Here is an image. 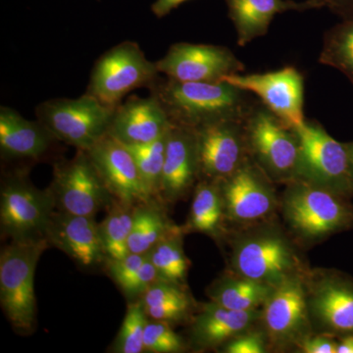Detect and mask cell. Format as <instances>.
I'll list each match as a JSON object with an SVG mask.
<instances>
[{"label":"cell","mask_w":353,"mask_h":353,"mask_svg":"<svg viewBox=\"0 0 353 353\" xmlns=\"http://www.w3.org/2000/svg\"><path fill=\"white\" fill-rule=\"evenodd\" d=\"M231 272L277 287L303 275L309 266L301 246L275 219L230 231Z\"/></svg>","instance_id":"cell-1"},{"label":"cell","mask_w":353,"mask_h":353,"mask_svg":"<svg viewBox=\"0 0 353 353\" xmlns=\"http://www.w3.org/2000/svg\"><path fill=\"white\" fill-rule=\"evenodd\" d=\"M150 90L172 124L192 130L223 120H243L254 104L248 92L226 81L183 83L159 78Z\"/></svg>","instance_id":"cell-2"},{"label":"cell","mask_w":353,"mask_h":353,"mask_svg":"<svg viewBox=\"0 0 353 353\" xmlns=\"http://www.w3.org/2000/svg\"><path fill=\"white\" fill-rule=\"evenodd\" d=\"M280 196L285 230L297 245L311 248L353 225L345 196L303 181H292Z\"/></svg>","instance_id":"cell-3"},{"label":"cell","mask_w":353,"mask_h":353,"mask_svg":"<svg viewBox=\"0 0 353 353\" xmlns=\"http://www.w3.org/2000/svg\"><path fill=\"white\" fill-rule=\"evenodd\" d=\"M48 239L15 240L0 253V303L11 325L29 333L36 326L34 274Z\"/></svg>","instance_id":"cell-4"},{"label":"cell","mask_w":353,"mask_h":353,"mask_svg":"<svg viewBox=\"0 0 353 353\" xmlns=\"http://www.w3.org/2000/svg\"><path fill=\"white\" fill-rule=\"evenodd\" d=\"M250 158L275 183L296 180L301 143L294 128L263 104L254 103L245 118Z\"/></svg>","instance_id":"cell-5"},{"label":"cell","mask_w":353,"mask_h":353,"mask_svg":"<svg viewBox=\"0 0 353 353\" xmlns=\"http://www.w3.org/2000/svg\"><path fill=\"white\" fill-rule=\"evenodd\" d=\"M157 63L134 41H123L105 51L90 72L87 94L115 108L132 90L150 88L160 78Z\"/></svg>","instance_id":"cell-6"},{"label":"cell","mask_w":353,"mask_h":353,"mask_svg":"<svg viewBox=\"0 0 353 353\" xmlns=\"http://www.w3.org/2000/svg\"><path fill=\"white\" fill-rule=\"evenodd\" d=\"M113 110L85 92L78 99L41 102L36 117L58 141L88 152L108 134Z\"/></svg>","instance_id":"cell-7"},{"label":"cell","mask_w":353,"mask_h":353,"mask_svg":"<svg viewBox=\"0 0 353 353\" xmlns=\"http://www.w3.org/2000/svg\"><path fill=\"white\" fill-rule=\"evenodd\" d=\"M294 130L301 143L296 180L340 196L352 194L345 143L330 136L317 121L305 119Z\"/></svg>","instance_id":"cell-8"},{"label":"cell","mask_w":353,"mask_h":353,"mask_svg":"<svg viewBox=\"0 0 353 353\" xmlns=\"http://www.w3.org/2000/svg\"><path fill=\"white\" fill-rule=\"evenodd\" d=\"M218 182L230 231L275 219L280 210L276 183L252 158Z\"/></svg>","instance_id":"cell-9"},{"label":"cell","mask_w":353,"mask_h":353,"mask_svg":"<svg viewBox=\"0 0 353 353\" xmlns=\"http://www.w3.org/2000/svg\"><path fill=\"white\" fill-rule=\"evenodd\" d=\"M304 274L274 288L261 307L260 325L268 336L270 352H296L304 340L314 334Z\"/></svg>","instance_id":"cell-10"},{"label":"cell","mask_w":353,"mask_h":353,"mask_svg":"<svg viewBox=\"0 0 353 353\" xmlns=\"http://www.w3.org/2000/svg\"><path fill=\"white\" fill-rule=\"evenodd\" d=\"M55 209L50 188L39 190L22 173L11 174L0 192L1 233L12 241L46 238Z\"/></svg>","instance_id":"cell-11"},{"label":"cell","mask_w":353,"mask_h":353,"mask_svg":"<svg viewBox=\"0 0 353 353\" xmlns=\"http://www.w3.org/2000/svg\"><path fill=\"white\" fill-rule=\"evenodd\" d=\"M303 279L314 334H353L352 281L334 270L310 267Z\"/></svg>","instance_id":"cell-12"},{"label":"cell","mask_w":353,"mask_h":353,"mask_svg":"<svg viewBox=\"0 0 353 353\" xmlns=\"http://www.w3.org/2000/svg\"><path fill=\"white\" fill-rule=\"evenodd\" d=\"M50 188L57 210L70 214L94 217L115 199L85 150L55 163Z\"/></svg>","instance_id":"cell-13"},{"label":"cell","mask_w":353,"mask_h":353,"mask_svg":"<svg viewBox=\"0 0 353 353\" xmlns=\"http://www.w3.org/2000/svg\"><path fill=\"white\" fill-rule=\"evenodd\" d=\"M155 63L160 74L183 83L222 82L245 70L230 48L213 44L174 43Z\"/></svg>","instance_id":"cell-14"},{"label":"cell","mask_w":353,"mask_h":353,"mask_svg":"<svg viewBox=\"0 0 353 353\" xmlns=\"http://www.w3.org/2000/svg\"><path fill=\"white\" fill-rule=\"evenodd\" d=\"M224 81L256 95L265 108L294 129L305 121L304 78L294 67L266 73L234 74L227 76Z\"/></svg>","instance_id":"cell-15"},{"label":"cell","mask_w":353,"mask_h":353,"mask_svg":"<svg viewBox=\"0 0 353 353\" xmlns=\"http://www.w3.org/2000/svg\"><path fill=\"white\" fill-rule=\"evenodd\" d=\"M201 179L221 181L250 158L245 119L219 121L194 129Z\"/></svg>","instance_id":"cell-16"},{"label":"cell","mask_w":353,"mask_h":353,"mask_svg":"<svg viewBox=\"0 0 353 353\" xmlns=\"http://www.w3.org/2000/svg\"><path fill=\"white\" fill-rule=\"evenodd\" d=\"M87 152L116 201L132 206L154 201L124 143L108 134Z\"/></svg>","instance_id":"cell-17"},{"label":"cell","mask_w":353,"mask_h":353,"mask_svg":"<svg viewBox=\"0 0 353 353\" xmlns=\"http://www.w3.org/2000/svg\"><path fill=\"white\" fill-rule=\"evenodd\" d=\"M199 180L196 134L190 128L172 124L167 134L160 201L175 203L185 199Z\"/></svg>","instance_id":"cell-18"},{"label":"cell","mask_w":353,"mask_h":353,"mask_svg":"<svg viewBox=\"0 0 353 353\" xmlns=\"http://www.w3.org/2000/svg\"><path fill=\"white\" fill-rule=\"evenodd\" d=\"M171 125L157 95L132 97L114 108L108 134L126 145H143L163 137Z\"/></svg>","instance_id":"cell-19"},{"label":"cell","mask_w":353,"mask_h":353,"mask_svg":"<svg viewBox=\"0 0 353 353\" xmlns=\"http://www.w3.org/2000/svg\"><path fill=\"white\" fill-rule=\"evenodd\" d=\"M50 245L66 253L83 267H92L105 259L99 226L94 217L55 210L46 229Z\"/></svg>","instance_id":"cell-20"},{"label":"cell","mask_w":353,"mask_h":353,"mask_svg":"<svg viewBox=\"0 0 353 353\" xmlns=\"http://www.w3.org/2000/svg\"><path fill=\"white\" fill-rule=\"evenodd\" d=\"M261 309L236 311L209 301L190 320V345L194 350H218L234 336L260 324Z\"/></svg>","instance_id":"cell-21"},{"label":"cell","mask_w":353,"mask_h":353,"mask_svg":"<svg viewBox=\"0 0 353 353\" xmlns=\"http://www.w3.org/2000/svg\"><path fill=\"white\" fill-rule=\"evenodd\" d=\"M226 4L228 15L233 22L240 46L264 37L278 14L289 11L304 12L322 8L313 0L301 2L294 0H226Z\"/></svg>","instance_id":"cell-22"},{"label":"cell","mask_w":353,"mask_h":353,"mask_svg":"<svg viewBox=\"0 0 353 353\" xmlns=\"http://www.w3.org/2000/svg\"><path fill=\"white\" fill-rule=\"evenodd\" d=\"M58 141L39 120L26 119L15 109L0 108V150L6 158L38 159Z\"/></svg>","instance_id":"cell-23"},{"label":"cell","mask_w":353,"mask_h":353,"mask_svg":"<svg viewBox=\"0 0 353 353\" xmlns=\"http://www.w3.org/2000/svg\"><path fill=\"white\" fill-rule=\"evenodd\" d=\"M183 232L206 234L222 240L230 232L224 201L218 181L201 179L194 187V197Z\"/></svg>","instance_id":"cell-24"},{"label":"cell","mask_w":353,"mask_h":353,"mask_svg":"<svg viewBox=\"0 0 353 353\" xmlns=\"http://www.w3.org/2000/svg\"><path fill=\"white\" fill-rule=\"evenodd\" d=\"M141 301L148 318L171 325L192 320L196 310V301L185 285L159 279L145 290Z\"/></svg>","instance_id":"cell-25"},{"label":"cell","mask_w":353,"mask_h":353,"mask_svg":"<svg viewBox=\"0 0 353 353\" xmlns=\"http://www.w3.org/2000/svg\"><path fill=\"white\" fill-rule=\"evenodd\" d=\"M274 288L230 271L208 288V296L223 307L252 311L261 309Z\"/></svg>","instance_id":"cell-26"},{"label":"cell","mask_w":353,"mask_h":353,"mask_svg":"<svg viewBox=\"0 0 353 353\" xmlns=\"http://www.w3.org/2000/svg\"><path fill=\"white\" fill-rule=\"evenodd\" d=\"M161 208L152 201L134 208V221L129 238V252L143 254L176 229Z\"/></svg>","instance_id":"cell-27"},{"label":"cell","mask_w":353,"mask_h":353,"mask_svg":"<svg viewBox=\"0 0 353 353\" xmlns=\"http://www.w3.org/2000/svg\"><path fill=\"white\" fill-rule=\"evenodd\" d=\"M183 233L182 228H176L148 252L159 280L185 285L190 261L183 250Z\"/></svg>","instance_id":"cell-28"},{"label":"cell","mask_w":353,"mask_h":353,"mask_svg":"<svg viewBox=\"0 0 353 353\" xmlns=\"http://www.w3.org/2000/svg\"><path fill=\"white\" fill-rule=\"evenodd\" d=\"M108 214L99 223V232L108 259H120L129 254V238L134 206L114 199Z\"/></svg>","instance_id":"cell-29"},{"label":"cell","mask_w":353,"mask_h":353,"mask_svg":"<svg viewBox=\"0 0 353 353\" xmlns=\"http://www.w3.org/2000/svg\"><path fill=\"white\" fill-rule=\"evenodd\" d=\"M319 62L340 71L353 85V17L325 34Z\"/></svg>","instance_id":"cell-30"},{"label":"cell","mask_w":353,"mask_h":353,"mask_svg":"<svg viewBox=\"0 0 353 353\" xmlns=\"http://www.w3.org/2000/svg\"><path fill=\"white\" fill-rule=\"evenodd\" d=\"M167 134L168 132L152 143L125 145L134 157L146 189L154 201H160V185L166 152Z\"/></svg>","instance_id":"cell-31"},{"label":"cell","mask_w":353,"mask_h":353,"mask_svg":"<svg viewBox=\"0 0 353 353\" xmlns=\"http://www.w3.org/2000/svg\"><path fill=\"white\" fill-rule=\"evenodd\" d=\"M148 322L145 307L141 299L128 305L117 338L113 343L112 352L116 353H141L143 350V336Z\"/></svg>","instance_id":"cell-32"},{"label":"cell","mask_w":353,"mask_h":353,"mask_svg":"<svg viewBox=\"0 0 353 353\" xmlns=\"http://www.w3.org/2000/svg\"><path fill=\"white\" fill-rule=\"evenodd\" d=\"M143 350L152 353H180L187 350V343L169 323L148 320L143 336Z\"/></svg>","instance_id":"cell-33"},{"label":"cell","mask_w":353,"mask_h":353,"mask_svg":"<svg viewBox=\"0 0 353 353\" xmlns=\"http://www.w3.org/2000/svg\"><path fill=\"white\" fill-rule=\"evenodd\" d=\"M223 353H267L270 352L268 336L261 325L248 330L234 336L220 348Z\"/></svg>","instance_id":"cell-34"},{"label":"cell","mask_w":353,"mask_h":353,"mask_svg":"<svg viewBox=\"0 0 353 353\" xmlns=\"http://www.w3.org/2000/svg\"><path fill=\"white\" fill-rule=\"evenodd\" d=\"M148 256V252L143 254L130 252L120 259H108L109 273L121 289L134 277Z\"/></svg>","instance_id":"cell-35"},{"label":"cell","mask_w":353,"mask_h":353,"mask_svg":"<svg viewBox=\"0 0 353 353\" xmlns=\"http://www.w3.org/2000/svg\"><path fill=\"white\" fill-rule=\"evenodd\" d=\"M157 280V269L153 266L152 262L150 259V255H148L141 268L134 274V277L129 281V283L123 288L122 290L130 299L138 296H141L145 294V290Z\"/></svg>","instance_id":"cell-36"},{"label":"cell","mask_w":353,"mask_h":353,"mask_svg":"<svg viewBox=\"0 0 353 353\" xmlns=\"http://www.w3.org/2000/svg\"><path fill=\"white\" fill-rule=\"evenodd\" d=\"M338 341L334 336L314 334L308 336L299 345L296 352L301 353H336Z\"/></svg>","instance_id":"cell-37"},{"label":"cell","mask_w":353,"mask_h":353,"mask_svg":"<svg viewBox=\"0 0 353 353\" xmlns=\"http://www.w3.org/2000/svg\"><path fill=\"white\" fill-rule=\"evenodd\" d=\"M322 8L327 7L343 19L353 17V0H313Z\"/></svg>","instance_id":"cell-38"},{"label":"cell","mask_w":353,"mask_h":353,"mask_svg":"<svg viewBox=\"0 0 353 353\" xmlns=\"http://www.w3.org/2000/svg\"><path fill=\"white\" fill-rule=\"evenodd\" d=\"M185 1L188 0H155L152 6V11L160 19L170 14L174 9Z\"/></svg>","instance_id":"cell-39"},{"label":"cell","mask_w":353,"mask_h":353,"mask_svg":"<svg viewBox=\"0 0 353 353\" xmlns=\"http://www.w3.org/2000/svg\"><path fill=\"white\" fill-rule=\"evenodd\" d=\"M336 353H353V334L341 336V340L338 341Z\"/></svg>","instance_id":"cell-40"},{"label":"cell","mask_w":353,"mask_h":353,"mask_svg":"<svg viewBox=\"0 0 353 353\" xmlns=\"http://www.w3.org/2000/svg\"><path fill=\"white\" fill-rule=\"evenodd\" d=\"M345 146H347V150L348 166H350V185H352L353 194V141L352 143H345Z\"/></svg>","instance_id":"cell-41"}]
</instances>
